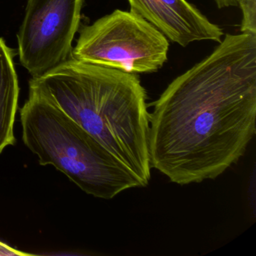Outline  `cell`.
Returning <instances> with one entry per match:
<instances>
[{
	"instance_id": "2",
	"label": "cell",
	"mask_w": 256,
	"mask_h": 256,
	"mask_svg": "<svg viewBox=\"0 0 256 256\" xmlns=\"http://www.w3.org/2000/svg\"><path fill=\"white\" fill-rule=\"evenodd\" d=\"M29 88L50 100L148 185L150 113L138 74L72 56L32 78Z\"/></svg>"
},
{
	"instance_id": "1",
	"label": "cell",
	"mask_w": 256,
	"mask_h": 256,
	"mask_svg": "<svg viewBox=\"0 0 256 256\" xmlns=\"http://www.w3.org/2000/svg\"><path fill=\"white\" fill-rule=\"evenodd\" d=\"M152 104L151 168L181 186L222 174L256 134V34H227Z\"/></svg>"
},
{
	"instance_id": "4",
	"label": "cell",
	"mask_w": 256,
	"mask_h": 256,
	"mask_svg": "<svg viewBox=\"0 0 256 256\" xmlns=\"http://www.w3.org/2000/svg\"><path fill=\"white\" fill-rule=\"evenodd\" d=\"M168 40L138 14L116 10L84 26L72 56L131 74L158 72L168 60Z\"/></svg>"
},
{
	"instance_id": "8",
	"label": "cell",
	"mask_w": 256,
	"mask_h": 256,
	"mask_svg": "<svg viewBox=\"0 0 256 256\" xmlns=\"http://www.w3.org/2000/svg\"><path fill=\"white\" fill-rule=\"evenodd\" d=\"M242 11L240 32L256 35V0H238Z\"/></svg>"
},
{
	"instance_id": "3",
	"label": "cell",
	"mask_w": 256,
	"mask_h": 256,
	"mask_svg": "<svg viewBox=\"0 0 256 256\" xmlns=\"http://www.w3.org/2000/svg\"><path fill=\"white\" fill-rule=\"evenodd\" d=\"M24 143L41 166H52L86 194L112 199L140 180L53 102L30 90L20 109Z\"/></svg>"
},
{
	"instance_id": "5",
	"label": "cell",
	"mask_w": 256,
	"mask_h": 256,
	"mask_svg": "<svg viewBox=\"0 0 256 256\" xmlns=\"http://www.w3.org/2000/svg\"><path fill=\"white\" fill-rule=\"evenodd\" d=\"M84 0H28L18 32L22 65L32 78L44 76L72 56Z\"/></svg>"
},
{
	"instance_id": "9",
	"label": "cell",
	"mask_w": 256,
	"mask_h": 256,
	"mask_svg": "<svg viewBox=\"0 0 256 256\" xmlns=\"http://www.w3.org/2000/svg\"><path fill=\"white\" fill-rule=\"evenodd\" d=\"M30 256L29 253L19 251L0 241V256Z\"/></svg>"
},
{
	"instance_id": "7",
	"label": "cell",
	"mask_w": 256,
	"mask_h": 256,
	"mask_svg": "<svg viewBox=\"0 0 256 256\" xmlns=\"http://www.w3.org/2000/svg\"><path fill=\"white\" fill-rule=\"evenodd\" d=\"M14 58V50L0 38V154L16 143L14 126L20 88Z\"/></svg>"
},
{
	"instance_id": "10",
	"label": "cell",
	"mask_w": 256,
	"mask_h": 256,
	"mask_svg": "<svg viewBox=\"0 0 256 256\" xmlns=\"http://www.w3.org/2000/svg\"><path fill=\"white\" fill-rule=\"evenodd\" d=\"M217 8H229V7H238V0H214Z\"/></svg>"
},
{
	"instance_id": "6",
	"label": "cell",
	"mask_w": 256,
	"mask_h": 256,
	"mask_svg": "<svg viewBox=\"0 0 256 256\" xmlns=\"http://www.w3.org/2000/svg\"><path fill=\"white\" fill-rule=\"evenodd\" d=\"M130 12L182 47L194 42H221L222 30L187 0H128Z\"/></svg>"
}]
</instances>
